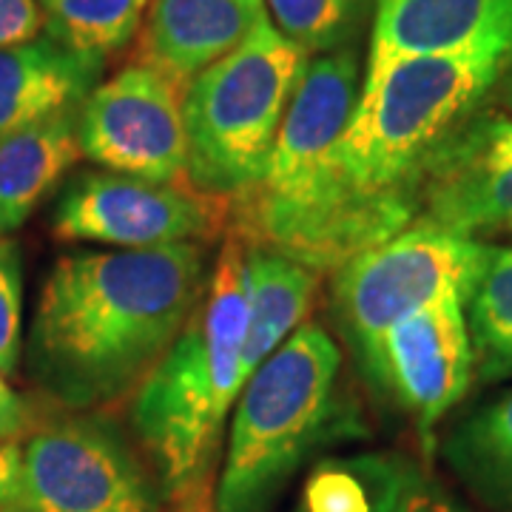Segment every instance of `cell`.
<instances>
[{"label": "cell", "mask_w": 512, "mask_h": 512, "mask_svg": "<svg viewBox=\"0 0 512 512\" xmlns=\"http://www.w3.org/2000/svg\"><path fill=\"white\" fill-rule=\"evenodd\" d=\"M205 282L197 242L57 259L32 325L37 379L72 407L120 399L171 348Z\"/></svg>", "instance_id": "cell-1"}, {"label": "cell", "mask_w": 512, "mask_h": 512, "mask_svg": "<svg viewBox=\"0 0 512 512\" xmlns=\"http://www.w3.org/2000/svg\"><path fill=\"white\" fill-rule=\"evenodd\" d=\"M510 66L507 52L481 49L404 57L362 80L333 168L365 248L416 222L427 163Z\"/></svg>", "instance_id": "cell-2"}, {"label": "cell", "mask_w": 512, "mask_h": 512, "mask_svg": "<svg viewBox=\"0 0 512 512\" xmlns=\"http://www.w3.org/2000/svg\"><path fill=\"white\" fill-rule=\"evenodd\" d=\"M356 49L339 46L308 60L262 180L248 197L245 231L254 248L296 259L313 271H336L367 251L333 168L359 89Z\"/></svg>", "instance_id": "cell-3"}, {"label": "cell", "mask_w": 512, "mask_h": 512, "mask_svg": "<svg viewBox=\"0 0 512 512\" xmlns=\"http://www.w3.org/2000/svg\"><path fill=\"white\" fill-rule=\"evenodd\" d=\"M248 325L245 242L228 237L183 330L140 384L131 421L168 493L191 490L208 470L242 390Z\"/></svg>", "instance_id": "cell-4"}, {"label": "cell", "mask_w": 512, "mask_h": 512, "mask_svg": "<svg viewBox=\"0 0 512 512\" xmlns=\"http://www.w3.org/2000/svg\"><path fill=\"white\" fill-rule=\"evenodd\" d=\"M342 353L316 322H302L242 384L222 461L217 512H271L339 413Z\"/></svg>", "instance_id": "cell-5"}, {"label": "cell", "mask_w": 512, "mask_h": 512, "mask_svg": "<svg viewBox=\"0 0 512 512\" xmlns=\"http://www.w3.org/2000/svg\"><path fill=\"white\" fill-rule=\"evenodd\" d=\"M308 60L311 55L265 15L228 55L188 80L183 94L188 183L208 197L254 191Z\"/></svg>", "instance_id": "cell-6"}, {"label": "cell", "mask_w": 512, "mask_h": 512, "mask_svg": "<svg viewBox=\"0 0 512 512\" xmlns=\"http://www.w3.org/2000/svg\"><path fill=\"white\" fill-rule=\"evenodd\" d=\"M487 248L481 239L413 222L336 268L333 305L362 367H370L382 336L402 319L444 299L467 302Z\"/></svg>", "instance_id": "cell-7"}, {"label": "cell", "mask_w": 512, "mask_h": 512, "mask_svg": "<svg viewBox=\"0 0 512 512\" xmlns=\"http://www.w3.org/2000/svg\"><path fill=\"white\" fill-rule=\"evenodd\" d=\"M0 512H160V498L117 427L74 416L23 444L18 487Z\"/></svg>", "instance_id": "cell-8"}, {"label": "cell", "mask_w": 512, "mask_h": 512, "mask_svg": "<svg viewBox=\"0 0 512 512\" xmlns=\"http://www.w3.org/2000/svg\"><path fill=\"white\" fill-rule=\"evenodd\" d=\"M183 94L185 86L148 63L97 83L77 109L83 157L114 174L177 183L188 160Z\"/></svg>", "instance_id": "cell-9"}, {"label": "cell", "mask_w": 512, "mask_h": 512, "mask_svg": "<svg viewBox=\"0 0 512 512\" xmlns=\"http://www.w3.org/2000/svg\"><path fill=\"white\" fill-rule=\"evenodd\" d=\"M217 208L202 191L151 183L114 171L77 177L57 202L52 234L63 242H92L117 251L168 248L208 237Z\"/></svg>", "instance_id": "cell-10"}, {"label": "cell", "mask_w": 512, "mask_h": 512, "mask_svg": "<svg viewBox=\"0 0 512 512\" xmlns=\"http://www.w3.org/2000/svg\"><path fill=\"white\" fill-rule=\"evenodd\" d=\"M416 222L470 239L512 231V117L478 114L444 140L421 174Z\"/></svg>", "instance_id": "cell-11"}, {"label": "cell", "mask_w": 512, "mask_h": 512, "mask_svg": "<svg viewBox=\"0 0 512 512\" xmlns=\"http://www.w3.org/2000/svg\"><path fill=\"white\" fill-rule=\"evenodd\" d=\"M473 342L464 299H444L387 330L367 376L430 436L473 379Z\"/></svg>", "instance_id": "cell-12"}, {"label": "cell", "mask_w": 512, "mask_h": 512, "mask_svg": "<svg viewBox=\"0 0 512 512\" xmlns=\"http://www.w3.org/2000/svg\"><path fill=\"white\" fill-rule=\"evenodd\" d=\"M512 55V0H379L365 77L419 55Z\"/></svg>", "instance_id": "cell-13"}, {"label": "cell", "mask_w": 512, "mask_h": 512, "mask_svg": "<svg viewBox=\"0 0 512 512\" xmlns=\"http://www.w3.org/2000/svg\"><path fill=\"white\" fill-rule=\"evenodd\" d=\"M103 63L49 35L0 49V143L55 114L80 109L100 80Z\"/></svg>", "instance_id": "cell-14"}, {"label": "cell", "mask_w": 512, "mask_h": 512, "mask_svg": "<svg viewBox=\"0 0 512 512\" xmlns=\"http://www.w3.org/2000/svg\"><path fill=\"white\" fill-rule=\"evenodd\" d=\"M265 15V0H151L143 55L148 66L188 86Z\"/></svg>", "instance_id": "cell-15"}, {"label": "cell", "mask_w": 512, "mask_h": 512, "mask_svg": "<svg viewBox=\"0 0 512 512\" xmlns=\"http://www.w3.org/2000/svg\"><path fill=\"white\" fill-rule=\"evenodd\" d=\"M316 291H319V271L274 251L245 245L248 325H245L242 356H239L242 384L302 325Z\"/></svg>", "instance_id": "cell-16"}, {"label": "cell", "mask_w": 512, "mask_h": 512, "mask_svg": "<svg viewBox=\"0 0 512 512\" xmlns=\"http://www.w3.org/2000/svg\"><path fill=\"white\" fill-rule=\"evenodd\" d=\"M80 154L77 109L23 128L0 143V239L29 220Z\"/></svg>", "instance_id": "cell-17"}, {"label": "cell", "mask_w": 512, "mask_h": 512, "mask_svg": "<svg viewBox=\"0 0 512 512\" xmlns=\"http://www.w3.org/2000/svg\"><path fill=\"white\" fill-rule=\"evenodd\" d=\"M444 458L484 504L512 512V390L461 421Z\"/></svg>", "instance_id": "cell-18"}, {"label": "cell", "mask_w": 512, "mask_h": 512, "mask_svg": "<svg viewBox=\"0 0 512 512\" xmlns=\"http://www.w3.org/2000/svg\"><path fill=\"white\" fill-rule=\"evenodd\" d=\"M407 481L393 458H328L311 470L293 512H396Z\"/></svg>", "instance_id": "cell-19"}, {"label": "cell", "mask_w": 512, "mask_h": 512, "mask_svg": "<svg viewBox=\"0 0 512 512\" xmlns=\"http://www.w3.org/2000/svg\"><path fill=\"white\" fill-rule=\"evenodd\" d=\"M464 305L478 379H512V248H487Z\"/></svg>", "instance_id": "cell-20"}, {"label": "cell", "mask_w": 512, "mask_h": 512, "mask_svg": "<svg viewBox=\"0 0 512 512\" xmlns=\"http://www.w3.org/2000/svg\"><path fill=\"white\" fill-rule=\"evenodd\" d=\"M46 35L66 49L106 60L140 32L148 0H37Z\"/></svg>", "instance_id": "cell-21"}, {"label": "cell", "mask_w": 512, "mask_h": 512, "mask_svg": "<svg viewBox=\"0 0 512 512\" xmlns=\"http://www.w3.org/2000/svg\"><path fill=\"white\" fill-rule=\"evenodd\" d=\"M271 23L308 55L348 43L365 0H265Z\"/></svg>", "instance_id": "cell-22"}, {"label": "cell", "mask_w": 512, "mask_h": 512, "mask_svg": "<svg viewBox=\"0 0 512 512\" xmlns=\"http://www.w3.org/2000/svg\"><path fill=\"white\" fill-rule=\"evenodd\" d=\"M23 348V259L15 239H0V373L18 370Z\"/></svg>", "instance_id": "cell-23"}, {"label": "cell", "mask_w": 512, "mask_h": 512, "mask_svg": "<svg viewBox=\"0 0 512 512\" xmlns=\"http://www.w3.org/2000/svg\"><path fill=\"white\" fill-rule=\"evenodd\" d=\"M46 29L37 0H0V49L29 43Z\"/></svg>", "instance_id": "cell-24"}, {"label": "cell", "mask_w": 512, "mask_h": 512, "mask_svg": "<svg viewBox=\"0 0 512 512\" xmlns=\"http://www.w3.org/2000/svg\"><path fill=\"white\" fill-rule=\"evenodd\" d=\"M29 427V404L0 373V441H15Z\"/></svg>", "instance_id": "cell-25"}, {"label": "cell", "mask_w": 512, "mask_h": 512, "mask_svg": "<svg viewBox=\"0 0 512 512\" xmlns=\"http://www.w3.org/2000/svg\"><path fill=\"white\" fill-rule=\"evenodd\" d=\"M396 512H467L461 504H456L453 498H447L439 493L436 487H427L419 484L416 478L407 481L404 487L402 501H399V510Z\"/></svg>", "instance_id": "cell-26"}, {"label": "cell", "mask_w": 512, "mask_h": 512, "mask_svg": "<svg viewBox=\"0 0 512 512\" xmlns=\"http://www.w3.org/2000/svg\"><path fill=\"white\" fill-rule=\"evenodd\" d=\"M20 464H23V447L18 441H0V504H6L15 493Z\"/></svg>", "instance_id": "cell-27"}, {"label": "cell", "mask_w": 512, "mask_h": 512, "mask_svg": "<svg viewBox=\"0 0 512 512\" xmlns=\"http://www.w3.org/2000/svg\"><path fill=\"white\" fill-rule=\"evenodd\" d=\"M510 106H512V89H510Z\"/></svg>", "instance_id": "cell-28"}]
</instances>
